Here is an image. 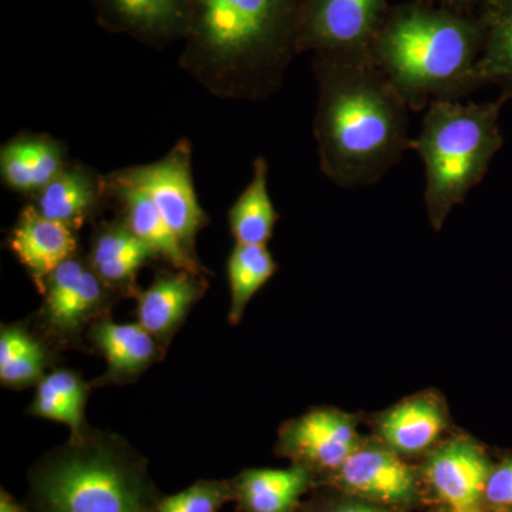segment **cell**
<instances>
[{
	"instance_id": "6da1fadb",
	"label": "cell",
	"mask_w": 512,
	"mask_h": 512,
	"mask_svg": "<svg viewBox=\"0 0 512 512\" xmlns=\"http://www.w3.org/2000/svg\"><path fill=\"white\" fill-rule=\"evenodd\" d=\"M320 168L343 188L379 183L410 150L409 106L372 56L316 55Z\"/></svg>"
},
{
	"instance_id": "7a4b0ae2",
	"label": "cell",
	"mask_w": 512,
	"mask_h": 512,
	"mask_svg": "<svg viewBox=\"0 0 512 512\" xmlns=\"http://www.w3.org/2000/svg\"><path fill=\"white\" fill-rule=\"evenodd\" d=\"M302 0H187L184 60L212 90L261 99L296 52Z\"/></svg>"
},
{
	"instance_id": "3957f363",
	"label": "cell",
	"mask_w": 512,
	"mask_h": 512,
	"mask_svg": "<svg viewBox=\"0 0 512 512\" xmlns=\"http://www.w3.org/2000/svg\"><path fill=\"white\" fill-rule=\"evenodd\" d=\"M483 26L471 12L421 0L390 6L370 56L412 111L457 101L481 84Z\"/></svg>"
},
{
	"instance_id": "277c9868",
	"label": "cell",
	"mask_w": 512,
	"mask_h": 512,
	"mask_svg": "<svg viewBox=\"0 0 512 512\" xmlns=\"http://www.w3.org/2000/svg\"><path fill=\"white\" fill-rule=\"evenodd\" d=\"M504 100L483 104L439 101L424 114L419 136L412 138L410 148L424 164V204L436 231L480 184L500 150L503 138L498 116Z\"/></svg>"
},
{
	"instance_id": "5b68a950",
	"label": "cell",
	"mask_w": 512,
	"mask_h": 512,
	"mask_svg": "<svg viewBox=\"0 0 512 512\" xmlns=\"http://www.w3.org/2000/svg\"><path fill=\"white\" fill-rule=\"evenodd\" d=\"M39 493L49 512H144L141 481L106 447L79 444L57 458Z\"/></svg>"
},
{
	"instance_id": "8992f818",
	"label": "cell",
	"mask_w": 512,
	"mask_h": 512,
	"mask_svg": "<svg viewBox=\"0 0 512 512\" xmlns=\"http://www.w3.org/2000/svg\"><path fill=\"white\" fill-rule=\"evenodd\" d=\"M389 0H302L296 52L369 56Z\"/></svg>"
},
{
	"instance_id": "52a82bcc",
	"label": "cell",
	"mask_w": 512,
	"mask_h": 512,
	"mask_svg": "<svg viewBox=\"0 0 512 512\" xmlns=\"http://www.w3.org/2000/svg\"><path fill=\"white\" fill-rule=\"evenodd\" d=\"M107 183L143 191L156 205L181 244L194 255L195 238L207 222L195 194L191 173V147L181 140L163 160L126 168L107 178Z\"/></svg>"
},
{
	"instance_id": "ba28073f",
	"label": "cell",
	"mask_w": 512,
	"mask_h": 512,
	"mask_svg": "<svg viewBox=\"0 0 512 512\" xmlns=\"http://www.w3.org/2000/svg\"><path fill=\"white\" fill-rule=\"evenodd\" d=\"M493 467L474 441H448L431 454L427 480L446 512H481Z\"/></svg>"
},
{
	"instance_id": "9c48e42d",
	"label": "cell",
	"mask_w": 512,
	"mask_h": 512,
	"mask_svg": "<svg viewBox=\"0 0 512 512\" xmlns=\"http://www.w3.org/2000/svg\"><path fill=\"white\" fill-rule=\"evenodd\" d=\"M107 288L92 266L74 256L67 259L47 278L43 288L47 326L62 338L76 335L103 308Z\"/></svg>"
},
{
	"instance_id": "30bf717a",
	"label": "cell",
	"mask_w": 512,
	"mask_h": 512,
	"mask_svg": "<svg viewBox=\"0 0 512 512\" xmlns=\"http://www.w3.org/2000/svg\"><path fill=\"white\" fill-rule=\"evenodd\" d=\"M357 447L355 423L338 410H313L281 431L284 453L303 464L329 470H339Z\"/></svg>"
},
{
	"instance_id": "8fae6325",
	"label": "cell",
	"mask_w": 512,
	"mask_h": 512,
	"mask_svg": "<svg viewBox=\"0 0 512 512\" xmlns=\"http://www.w3.org/2000/svg\"><path fill=\"white\" fill-rule=\"evenodd\" d=\"M338 471L340 484L363 497L392 504L416 497L412 468L390 448L357 447Z\"/></svg>"
},
{
	"instance_id": "7c38bea8",
	"label": "cell",
	"mask_w": 512,
	"mask_h": 512,
	"mask_svg": "<svg viewBox=\"0 0 512 512\" xmlns=\"http://www.w3.org/2000/svg\"><path fill=\"white\" fill-rule=\"evenodd\" d=\"M9 248L43 292L52 272L74 256L77 239L72 228L43 217L33 205H29L20 214L18 224L10 234Z\"/></svg>"
},
{
	"instance_id": "4fadbf2b",
	"label": "cell",
	"mask_w": 512,
	"mask_h": 512,
	"mask_svg": "<svg viewBox=\"0 0 512 512\" xmlns=\"http://www.w3.org/2000/svg\"><path fill=\"white\" fill-rule=\"evenodd\" d=\"M200 275L188 271L161 274L138 298V323L157 340L178 329L204 291Z\"/></svg>"
},
{
	"instance_id": "5bb4252c",
	"label": "cell",
	"mask_w": 512,
	"mask_h": 512,
	"mask_svg": "<svg viewBox=\"0 0 512 512\" xmlns=\"http://www.w3.org/2000/svg\"><path fill=\"white\" fill-rule=\"evenodd\" d=\"M104 191L110 192L123 205L127 227L140 238L157 256L170 262L175 269L200 275L201 266L194 255L185 249L173 229L164 220L154 202L136 188L124 187L103 181Z\"/></svg>"
},
{
	"instance_id": "9a60e30c",
	"label": "cell",
	"mask_w": 512,
	"mask_h": 512,
	"mask_svg": "<svg viewBox=\"0 0 512 512\" xmlns=\"http://www.w3.org/2000/svg\"><path fill=\"white\" fill-rule=\"evenodd\" d=\"M447 414L440 399L419 394L397 404L379 421V434L397 454H417L433 446L446 429Z\"/></svg>"
},
{
	"instance_id": "2e32d148",
	"label": "cell",
	"mask_w": 512,
	"mask_h": 512,
	"mask_svg": "<svg viewBox=\"0 0 512 512\" xmlns=\"http://www.w3.org/2000/svg\"><path fill=\"white\" fill-rule=\"evenodd\" d=\"M66 168L64 147L39 134H26L9 141L0 153V173L13 191L36 194Z\"/></svg>"
},
{
	"instance_id": "e0dca14e",
	"label": "cell",
	"mask_w": 512,
	"mask_h": 512,
	"mask_svg": "<svg viewBox=\"0 0 512 512\" xmlns=\"http://www.w3.org/2000/svg\"><path fill=\"white\" fill-rule=\"evenodd\" d=\"M103 192V181L97 180L92 171L72 165L36 192L33 207L43 217L77 229L96 210Z\"/></svg>"
},
{
	"instance_id": "ac0fdd59",
	"label": "cell",
	"mask_w": 512,
	"mask_h": 512,
	"mask_svg": "<svg viewBox=\"0 0 512 512\" xmlns=\"http://www.w3.org/2000/svg\"><path fill=\"white\" fill-rule=\"evenodd\" d=\"M156 256L126 222H121L106 225L97 232L89 265L109 288L133 289L138 269Z\"/></svg>"
},
{
	"instance_id": "d6986e66",
	"label": "cell",
	"mask_w": 512,
	"mask_h": 512,
	"mask_svg": "<svg viewBox=\"0 0 512 512\" xmlns=\"http://www.w3.org/2000/svg\"><path fill=\"white\" fill-rule=\"evenodd\" d=\"M92 340L107 360V380L128 379L146 370L158 353L157 339L140 323L101 320L93 326Z\"/></svg>"
},
{
	"instance_id": "ffe728a7",
	"label": "cell",
	"mask_w": 512,
	"mask_h": 512,
	"mask_svg": "<svg viewBox=\"0 0 512 512\" xmlns=\"http://www.w3.org/2000/svg\"><path fill=\"white\" fill-rule=\"evenodd\" d=\"M477 16L483 26L478 82L498 84L507 99L512 96V0H487Z\"/></svg>"
},
{
	"instance_id": "44dd1931",
	"label": "cell",
	"mask_w": 512,
	"mask_h": 512,
	"mask_svg": "<svg viewBox=\"0 0 512 512\" xmlns=\"http://www.w3.org/2000/svg\"><path fill=\"white\" fill-rule=\"evenodd\" d=\"M309 484L308 468H259L238 480V495L247 512H292Z\"/></svg>"
},
{
	"instance_id": "7402d4cb",
	"label": "cell",
	"mask_w": 512,
	"mask_h": 512,
	"mask_svg": "<svg viewBox=\"0 0 512 512\" xmlns=\"http://www.w3.org/2000/svg\"><path fill=\"white\" fill-rule=\"evenodd\" d=\"M268 168L265 158H256L251 183L229 210V227L239 245L266 247L274 232L279 215L269 195Z\"/></svg>"
},
{
	"instance_id": "603a6c76",
	"label": "cell",
	"mask_w": 512,
	"mask_h": 512,
	"mask_svg": "<svg viewBox=\"0 0 512 512\" xmlns=\"http://www.w3.org/2000/svg\"><path fill=\"white\" fill-rule=\"evenodd\" d=\"M121 28L147 37L185 32L187 0H100Z\"/></svg>"
},
{
	"instance_id": "cb8c5ba5",
	"label": "cell",
	"mask_w": 512,
	"mask_h": 512,
	"mask_svg": "<svg viewBox=\"0 0 512 512\" xmlns=\"http://www.w3.org/2000/svg\"><path fill=\"white\" fill-rule=\"evenodd\" d=\"M87 387L82 377L69 370H57L37 384L29 412L33 416L67 424L74 436L82 433Z\"/></svg>"
},
{
	"instance_id": "d4e9b609",
	"label": "cell",
	"mask_w": 512,
	"mask_h": 512,
	"mask_svg": "<svg viewBox=\"0 0 512 512\" xmlns=\"http://www.w3.org/2000/svg\"><path fill=\"white\" fill-rule=\"evenodd\" d=\"M274 256L264 245H239L228 259V281L231 289L229 322L238 323L249 301L274 276Z\"/></svg>"
},
{
	"instance_id": "484cf974",
	"label": "cell",
	"mask_w": 512,
	"mask_h": 512,
	"mask_svg": "<svg viewBox=\"0 0 512 512\" xmlns=\"http://www.w3.org/2000/svg\"><path fill=\"white\" fill-rule=\"evenodd\" d=\"M46 352L35 338L19 326H3L0 332V380L3 386L25 387L40 382Z\"/></svg>"
},
{
	"instance_id": "4316f807",
	"label": "cell",
	"mask_w": 512,
	"mask_h": 512,
	"mask_svg": "<svg viewBox=\"0 0 512 512\" xmlns=\"http://www.w3.org/2000/svg\"><path fill=\"white\" fill-rule=\"evenodd\" d=\"M227 500V488L214 481H202L165 498L156 512H217Z\"/></svg>"
},
{
	"instance_id": "83f0119b",
	"label": "cell",
	"mask_w": 512,
	"mask_h": 512,
	"mask_svg": "<svg viewBox=\"0 0 512 512\" xmlns=\"http://www.w3.org/2000/svg\"><path fill=\"white\" fill-rule=\"evenodd\" d=\"M485 500L497 507L512 508V458L491 471Z\"/></svg>"
},
{
	"instance_id": "f1b7e54d",
	"label": "cell",
	"mask_w": 512,
	"mask_h": 512,
	"mask_svg": "<svg viewBox=\"0 0 512 512\" xmlns=\"http://www.w3.org/2000/svg\"><path fill=\"white\" fill-rule=\"evenodd\" d=\"M421 2L458 10V12H470L474 6H481L484 2H487V0H421Z\"/></svg>"
},
{
	"instance_id": "f546056e",
	"label": "cell",
	"mask_w": 512,
	"mask_h": 512,
	"mask_svg": "<svg viewBox=\"0 0 512 512\" xmlns=\"http://www.w3.org/2000/svg\"><path fill=\"white\" fill-rule=\"evenodd\" d=\"M329 512H384L380 508L370 507V505L363 504H343L339 507L333 508Z\"/></svg>"
},
{
	"instance_id": "4dcf8cb0",
	"label": "cell",
	"mask_w": 512,
	"mask_h": 512,
	"mask_svg": "<svg viewBox=\"0 0 512 512\" xmlns=\"http://www.w3.org/2000/svg\"><path fill=\"white\" fill-rule=\"evenodd\" d=\"M0 512H23L18 505L13 503L12 498L8 494L2 493L0 495Z\"/></svg>"
}]
</instances>
